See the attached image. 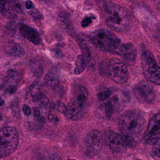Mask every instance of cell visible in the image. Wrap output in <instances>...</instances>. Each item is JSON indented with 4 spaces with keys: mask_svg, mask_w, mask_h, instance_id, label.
<instances>
[{
    "mask_svg": "<svg viewBox=\"0 0 160 160\" xmlns=\"http://www.w3.org/2000/svg\"><path fill=\"white\" fill-rule=\"evenodd\" d=\"M108 71L112 80L117 83H126L128 79V70L127 66L123 62L114 59L108 65Z\"/></svg>",
    "mask_w": 160,
    "mask_h": 160,
    "instance_id": "obj_7",
    "label": "cell"
},
{
    "mask_svg": "<svg viewBox=\"0 0 160 160\" xmlns=\"http://www.w3.org/2000/svg\"><path fill=\"white\" fill-rule=\"evenodd\" d=\"M33 114L34 116L36 118H38V117H39V116H41L40 111H39L38 109H34Z\"/></svg>",
    "mask_w": 160,
    "mask_h": 160,
    "instance_id": "obj_36",
    "label": "cell"
},
{
    "mask_svg": "<svg viewBox=\"0 0 160 160\" xmlns=\"http://www.w3.org/2000/svg\"><path fill=\"white\" fill-rule=\"evenodd\" d=\"M120 135L123 139L126 147L128 148H132L135 147L137 145V142L134 137L124 133H121Z\"/></svg>",
    "mask_w": 160,
    "mask_h": 160,
    "instance_id": "obj_22",
    "label": "cell"
},
{
    "mask_svg": "<svg viewBox=\"0 0 160 160\" xmlns=\"http://www.w3.org/2000/svg\"><path fill=\"white\" fill-rule=\"evenodd\" d=\"M8 6L15 12L22 13V9L21 5L19 2H14V1L10 2L8 4Z\"/></svg>",
    "mask_w": 160,
    "mask_h": 160,
    "instance_id": "obj_26",
    "label": "cell"
},
{
    "mask_svg": "<svg viewBox=\"0 0 160 160\" xmlns=\"http://www.w3.org/2000/svg\"><path fill=\"white\" fill-rule=\"evenodd\" d=\"M45 82L48 86L54 87L58 85L59 82L58 74L53 71H50L45 77Z\"/></svg>",
    "mask_w": 160,
    "mask_h": 160,
    "instance_id": "obj_19",
    "label": "cell"
},
{
    "mask_svg": "<svg viewBox=\"0 0 160 160\" xmlns=\"http://www.w3.org/2000/svg\"><path fill=\"white\" fill-rule=\"evenodd\" d=\"M146 120L144 116L137 111L129 110L123 113L119 120L121 133L138 137L144 129Z\"/></svg>",
    "mask_w": 160,
    "mask_h": 160,
    "instance_id": "obj_1",
    "label": "cell"
},
{
    "mask_svg": "<svg viewBox=\"0 0 160 160\" xmlns=\"http://www.w3.org/2000/svg\"><path fill=\"white\" fill-rule=\"evenodd\" d=\"M114 54L123 57L127 62L132 63L136 61L137 51L133 44L129 43H121Z\"/></svg>",
    "mask_w": 160,
    "mask_h": 160,
    "instance_id": "obj_12",
    "label": "cell"
},
{
    "mask_svg": "<svg viewBox=\"0 0 160 160\" xmlns=\"http://www.w3.org/2000/svg\"><path fill=\"white\" fill-rule=\"evenodd\" d=\"M105 139L109 149L115 154H122L126 151V147L120 134L112 130L106 132Z\"/></svg>",
    "mask_w": 160,
    "mask_h": 160,
    "instance_id": "obj_9",
    "label": "cell"
},
{
    "mask_svg": "<svg viewBox=\"0 0 160 160\" xmlns=\"http://www.w3.org/2000/svg\"><path fill=\"white\" fill-rule=\"evenodd\" d=\"M54 92L58 95L62 96L63 94V88L61 85H57L54 86Z\"/></svg>",
    "mask_w": 160,
    "mask_h": 160,
    "instance_id": "obj_32",
    "label": "cell"
},
{
    "mask_svg": "<svg viewBox=\"0 0 160 160\" xmlns=\"http://www.w3.org/2000/svg\"><path fill=\"white\" fill-rule=\"evenodd\" d=\"M29 14L32 16L34 18H38L40 17V13H39V11L37 9H33V10H31L29 12Z\"/></svg>",
    "mask_w": 160,
    "mask_h": 160,
    "instance_id": "obj_34",
    "label": "cell"
},
{
    "mask_svg": "<svg viewBox=\"0 0 160 160\" xmlns=\"http://www.w3.org/2000/svg\"><path fill=\"white\" fill-rule=\"evenodd\" d=\"M21 76L19 73L13 70L7 71L5 79V89L9 94H13L17 89V86L20 81Z\"/></svg>",
    "mask_w": 160,
    "mask_h": 160,
    "instance_id": "obj_13",
    "label": "cell"
},
{
    "mask_svg": "<svg viewBox=\"0 0 160 160\" xmlns=\"http://www.w3.org/2000/svg\"><path fill=\"white\" fill-rule=\"evenodd\" d=\"M56 107L57 110L60 113L65 115L67 112V107L65 106L64 103L60 101H58L56 102Z\"/></svg>",
    "mask_w": 160,
    "mask_h": 160,
    "instance_id": "obj_27",
    "label": "cell"
},
{
    "mask_svg": "<svg viewBox=\"0 0 160 160\" xmlns=\"http://www.w3.org/2000/svg\"><path fill=\"white\" fill-rule=\"evenodd\" d=\"M37 118V121L40 124H45L46 121V117L44 116H40L39 117Z\"/></svg>",
    "mask_w": 160,
    "mask_h": 160,
    "instance_id": "obj_35",
    "label": "cell"
},
{
    "mask_svg": "<svg viewBox=\"0 0 160 160\" xmlns=\"http://www.w3.org/2000/svg\"><path fill=\"white\" fill-rule=\"evenodd\" d=\"M57 24L64 32L71 33L73 31V24L70 16L65 12H61L57 18Z\"/></svg>",
    "mask_w": 160,
    "mask_h": 160,
    "instance_id": "obj_15",
    "label": "cell"
},
{
    "mask_svg": "<svg viewBox=\"0 0 160 160\" xmlns=\"http://www.w3.org/2000/svg\"><path fill=\"white\" fill-rule=\"evenodd\" d=\"M90 42L101 51L114 53L121 41L114 34L107 29H99L89 35Z\"/></svg>",
    "mask_w": 160,
    "mask_h": 160,
    "instance_id": "obj_3",
    "label": "cell"
},
{
    "mask_svg": "<svg viewBox=\"0 0 160 160\" xmlns=\"http://www.w3.org/2000/svg\"><path fill=\"white\" fill-rule=\"evenodd\" d=\"M51 52L52 55L56 59H61L62 57V51L59 49H53L51 51Z\"/></svg>",
    "mask_w": 160,
    "mask_h": 160,
    "instance_id": "obj_30",
    "label": "cell"
},
{
    "mask_svg": "<svg viewBox=\"0 0 160 160\" xmlns=\"http://www.w3.org/2000/svg\"><path fill=\"white\" fill-rule=\"evenodd\" d=\"M102 146V133L98 129L89 131L84 140V151L88 157L92 158L98 155Z\"/></svg>",
    "mask_w": 160,
    "mask_h": 160,
    "instance_id": "obj_6",
    "label": "cell"
},
{
    "mask_svg": "<svg viewBox=\"0 0 160 160\" xmlns=\"http://www.w3.org/2000/svg\"><path fill=\"white\" fill-rule=\"evenodd\" d=\"M88 97V89L83 85H77L74 88L71 101L80 110L85 111Z\"/></svg>",
    "mask_w": 160,
    "mask_h": 160,
    "instance_id": "obj_11",
    "label": "cell"
},
{
    "mask_svg": "<svg viewBox=\"0 0 160 160\" xmlns=\"http://www.w3.org/2000/svg\"><path fill=\"white\" fill-rule=\"evenodd\" d=\"M47 160H63L61 156L57 153H54L49 156Z\"/></svg>",
    "mask_w": 160,
    "mask_h": 160,
    "instance_id": "obj_33",
    "label": "cell"
},
{
    "mask_svg": "<svg viewBox=\"0 0 160 160\" xmlns=\"http://www.w3.org/2000/svg\"><path fill=\"white\" fill-rule=\"evenodd\" d=\"M33 99L34 102L37 103L41 110L46 111L48 109L49 107V101L48 98L43 93L35 97Z\"/></svg>",
    "mask_w": 160,
    "mask_h": 160,
    "instance_id": "obj_18",
    "label": "cell"
},
{
    "mask_svg": "<svg viewBox=\"0 0 160 160\" xmlns=\"http://www.w3.org/2000/svg\"><path fill=\"white\" fill-rule=\"evenodd\" d=\"M32 72L36 77H39L43 73V68L40 62L36 60L32 61L31 63Z\"/></svg>",
    "mask_w": 160,
    "mask_h": 160,
    "instance_id": "obj_21",
    "label": "cell"
},
{
    "mask_svg": "<svg viewBox=\"0 0 160 160\" xmlns=\"http://www.w3.org/2000/svg\"><path fill=\"white\" fill-rule=\"evenodd\" d=\"M68 160H76L75 159H68Z\"/></svg>",
    "mask_w": 160,
    "mask_h": 160,
    "instance_id": "obj_40",
    "label": "cell"
},
{
    "mask_svg": "<svg viewBox=\"0 0 160 160\" xmlns=\"http://www.w3.org/2000/svg\"><path fill=\"white\" fill-rule=\"evenodd\" d=\"M95 16L93 14H90L86 15L84 17L81 22V25L84 28L88 27L93 22V20L95 19Z\"/></svg>",
    "mask_w": 160,
    "mask_h": 160,
    "instance_id": "obj_24",
    "label": "cell"
},
{
    "mask_svg": "<svg viewBox=\"0 0 160 160\" xmlns=\"http://www.w3.org/2000/svg\"><path fill=\"white\" fill-rule=\"evenodd\" d=\"M114 106L113 101H108L104 105V113L106 117L110 118L113 112Z\"/></svg>",
    "mask_w": 160,
    "mask_h": 160,
    "instance_id": "obj_23",
    "label": "cell"
},
{
    "mask_svg": "<svg viewBox=\"0 0 160 160\" xmlns=\"http://www.w3.org/2000/svg\"><path fill=\"white\" fill-rule=\"evenodd\" d=\"M153 150L155 155L160 158V138L154 143Z\"/></svg>",
    "mask_w": 160,
    "mask_h": 160,
    "instance_id": "obj_28",
    "label": "cell"
},
{
    "mask_svg": "<svg viewBox=\"0 0 160 160\" xmlns=\"http://www.w3.org/2000/svg\"><path fill=\"white\" fill-rule=\"evenodd\" d=\"M77 41L82 53L83 56H84L86 59H89L91 56V52L89 49L88 42L85 36L83 34L78 35Z\"/></svg>",
    "mask_w": 160,
    "mask_h": 160,
    "instance_id": "obj_17",
    "label": "cell"
},
{
    "mask_svg": "<svg viewBox=\"0 0 160 160\" xmlns=\"http://www.w3.org/2000/svg\"><path fill=\"white\" fill-rule=\"evenodd\" d=\"M141 60L143 72L145 78L150 82L160 85V66L152 52L149 51L143 52Z\"/></svg>",
    "mask_w": 160,
    "mask_h": 160,
    "instance_id": "obj_5",
    "label": "cell"
},
{
    "mask_svg": "<svg viewBox=\"0 0 160 160\" xmlns=\"http://www.w3.org/2000/svg\"><path fill=\"white\" fill-rule=\"evenodd\" d=\"M22 112L26 116H29L32 113V110L31 107L27 104H24L22 106Z\"/></svg>",
    "mask_w": 160,
    "mask_h": 160,
    "instance_id": "obj_31",
    "label": "cell"
},
{
    "mask_svg": "<svg viewBox=\"0 0 160 160\" xmlns=\"http://www.w3.org/2000/svg\"><path fill=\"white\" fill-rule=\"evenodd\" d=\"M33 6V3L32 1H28L25 3V7L27 9H30L32 8Z\"/></svg>",
    "mask_w": 160,
    "mask_h": 160,
    "instance_id": "obj_37",
    "label": "cell"
},
{
    "mask_svg": "<svg viewBox=\"0 0 160 160\" xmlns=\"http://www.w3.org/2000/svg\"><path fill=\"white\" fill-rule=\"evenodd\" d=\"M106 24L116 32H120L127 29L129 24L128 16L126 10L119 5L107 2L104 5Z\"/></svg>",
    "mask_w": 160,
    "mask_h": 160,
    "instance_id": "obj_2",
    "label": "cell"
},
{
    "mask_svg": "<svg viewBox=\"0 0 160 160\" xmlns=\"http://www.w3.org/2000/svg\"><path fill=\"white\" fill-rule=\"evenodd\" d=\"M134 92L138 99L146 103H152L156 99L155 89L150 84L145 80L138 83L134 88Z\"/></svg>",
    "mask_w": 160,
    "mask_h": 160,
    "instance_id": "obj_8",
    "label": "cell"
},
{
    "mask_svg": "<svg viewBox=\"0 0 160 160\" xmlns=\"http://www.w3.org/2000/svg\"><path fill=\"white\" fill-rule=\"evenodd\" d=\"M6 53L9 56L22 58L25 54V51L21 46L15 42H8L4 47Z\"/></svg>",
    "mask_w": 160,
    "mask_h": 160,
    "instance_id": "obj_16",
    "label": "cell"
},
{
    "mask_svg": "<svg viewBox=\"0 0 160 160\" xmlns=\"http://www.w3.org/2000/svg\"><path fill=\"white\" fill-rule=\"evenodd\" d=\"M159 8H160V6H159Z\"/></svg>",
    "mask_w": 160,
    "mask_h": 160,
    "instance_id": "obj_41",
    "label": "cell"
},
{
    "mask_svg": "<svg viewBox=\"0 0 160 160\" xmlns=\"http://www.w3.org/2000/svg\"><path fill=\"white\" fill-rule=\"evenodd\" d=\"M20 33L24 38L36 45H39L41 37L37 30L25 24H21L19 27Z\"/></svg>",
    "mask_w": 160,
    "mask_h": 160,
    "instance_id": "obj_14",
    "label": "cell"
},
{
    "mask_svg": "<svg viewBox=\"0 0 160 160\" xmlns=\"http://www.w3.org/2000/svg\"><path fill=\"white\" fill-rule=\"evenodd\" d=\"M160 138V113L152 117L148 125L143 136L145 143H154Z\"/></svg>",
    "mask_w": 160,
    "mask_h": 160,
    "instance_id": "obj_10",
    "label": "cell"
},
{
    "mask_svg": "<svg viewBox=\"0 0 160 160\" xmlns=\"http://www.w3.org/2000/svg\"><path fill=\"white\" fill-rule=\"evenodd\" d=\"M111 95L110 90H104L98 94V98L101 101H105L108 99Z\"/></svg>",
    "mask_w": 160,
    "mask_h": 160,
    "instance_id": "obj_29",
    "label": "cell"
},
{
    "mask_svg": "<svg viewBox=\"0 0 160 160\" xmlns=\"http://www.w3.org/2000/svg\"><path fill=\"white\" fill-rule=\"evenodd\" d=\"M30 92L33 98L42 93L40 91V86L38 82L33 83L30 88Z\"/></svg>",
    "mask_w": 160,
    "mask_h": 160,
    "instance_id": "obj_25",
    "label": "cell"
},
{
    "mask_svg": "<svg viewBox=\"0 0 160 160\" xmlns=\"http://www.w3.org/2000/svg\"><path fill=\"white\" fill-rule=\"evenodd\" d=\"M19 143V135L13 127H6L0 131V156L7 157L15 152Z\"/></svg>",
    "mask_w": 160,
    "mask_h": 160,
    "instance_id": "obj_4",
    "label": "cell"
},
{
    "mask_svg": "<svg viewBox=\"0 0 160 160\" xmlns=\"http://www.w3.org/2000/svg\"><path fill=\"white\" fill-rule=\"evenodd\" d=\"M5 104V101L2 99L0 96V107L3 106Z\"/></svg>",
    "mask_w": 160,
    "mask_h": 160,
    "instance_id": "obj_38",
    "label": "cell"
},
{
    "mask_svg": "<svg viewBox=\"0 0 160 160\" xmlns=\"http://www.w3.org/2000/svg\"><path fill=\"white\" fill-rule=\"evenodd\" d=\"M2 115H1V114H0V121H1V120H2Z\"/></svg>",
    "mask_w": 160,
    "mask_h": 160,
    "instance_id": "obj_39",
    "label": "cell"
},
{
    "mask_svg": "<svg viewBox=\"0 0 160 160\" xmlns=\"http://www.w3.org/2000/svg\"><path fill=\"white\" fill-rule=\"evenodd\" d=\"M76 66L74 70V73L76 75H79L84 71L86 68L85 61L82 54L78 55L76 60Z\"/></svg>",
    "mask_w": 160,
    "mask_h": 160,
    "instance_id": "obj_20",
    "label": "cell"
}]
</instances>
